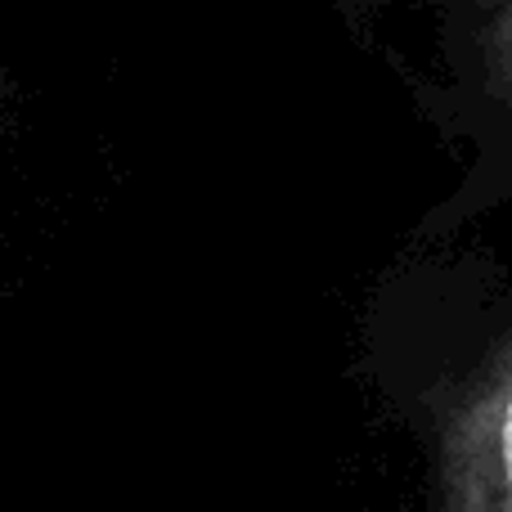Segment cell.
<instances>
[{"instance_id": "6da1fadb", "label": "cell", "mask_w": 512, "mask_h": 512, "mask_svg": "<svg viewBox=\"0 0 512 512\" xmlns=\"http://www.w3.org/2000/svg\"><path fill=\"white\" fill-rule=\"evenodd\" d=\"M427 486L432 512H512V328L436 400Z\"/></svg>"}, {"instance_id": "7a4b0ae2", "label": "cell", "mask_w": 512, "mask_h": 512, "mask_svg": "<svg viewBox=\"0 0 512 512\" xmlns=\"http://www.w3.org/2000/svg\"><path fill=\"white\" fill-rule=\"evenodd\" d=\"M481 68H486L490 95L512 113V0H499V9L486 18V32H481Z\"/></svg>"}]
</instances>
